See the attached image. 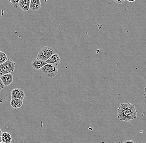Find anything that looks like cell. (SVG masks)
Here are the masks:
<instances>
[{"label":"cell","mask_w":146,"mask_h":143,"mask_svg":"<svg viewBox=\"0 0 146 143\" xmlns=\"http://www.w3.org/2000/svg\"><path fill=\"white\" fill-rule=\"evenodd\" d=\"M117 112V118L120 121L130 122L137 117L135 106L130 103H120Z\"/></svg>","instance_id":"cell-1"},{"label":"cell","mask_w":146,"mask_h":143,"mask_svg":"<svg viewBox=\"0 0 146 143\" xmlns=\"http://www.w3.org/2000/svg\"><path fill=\"white\" fill-rule=\"evenodd\" d=\"M41 71L48 78H52L58 73V65L46 64L41 69Z\"/></svg>","instance_id":"cell-2"},{"label":"cell","mask_w":146,"mask_h":143,"mask_svg":"<svg viewBox=\"0 0 146 143\" xmlns=\"http://www.w3.org/2000/svg\"><path fill=\"white\" fill-rule=\"evenodd\" d=\"M55 53V51L53 48L50 46H44L39 51L37 57L46 61Z\"/></svg>","instance_id":"cell-3"},{"label":"cell","mask_w":146,"mask_h":143,"mask_svg":"<svg viewBox=\"0 0 146 143\" xmlns=\"http://www.w3.org/2000/svg\"><path fill=\"white\" fill-rule=\"evenodd\" d=\"M5 74L12 73L14 71L15 68V63L13 60L8 59L7 61L1 65Z\"/></svg>","instance_id":"cell-4"},{"label":"cell","mask_w":146,"mask_h":143,"mask_svg":"<svg viewBox=\"0 0 146 143\" xmlns=\"http://www.w3.org/2000/svg\"><path fill=\"white\" fill-rule=\"evenodd\" d=\"M46 62L40 58H34L32 61V66L34 70H38L41 69L43 66L46 64Z\"/></svg>","instance_id":"cell-5"},{"label":"cell","mask_w":146,"mask_h":143,"mask_svg":"<svg viewBox=\"0 0 146 143\" xmlns=\"http://www.w3.org/2000/svg\"><path fill=\"white\" fill-rule=\"evenodd\" d=\"M11 96L12 99L16 98L23 100L25 96V94L22 89L16 88L12 91L11 92Z\"/></svg>","instance_id":"cell-6"},{"label":"cell","mask_w":146,"mask_h":143,"mask_svg":"<svg viewBox=\"0 0 146 143\" xmlns=\"http://www.w3.org/2000/svg\"><path fill=\"white\" fill-rule=\"evenodd\" d=\"M5 86H8L13 82V76L11 73L6 74L0 77Z\"/></svg>","instance_id":"cell-7"},{"label":"cell","mask_w":146,"mask_h":143,"mask_svg":"<svg viewBox=\"0 0 146 143\" xmlns=\"http://www.w3.org/2000/svg\"><path fill=\"white\" fill-rule=\"evenodd\" d=\"M60 61L61 59L59 55L55 53L46 62L47 64L58 65L60 63Z\"/></svg>","instance_id":"cell-8"},{"label":"cell","mask_w":146,"mask_h":143,"mask_svg":"<svg viewBox=\"0 0 146 143\" xmlns=\"http://www.w3.org/2000/svg\"><path fill=\"white\" fill-rule=\"evenodd\" d=\"M31 0H20L19 7L24 12H27L30 9Z\"/></svg>","instance_id":"cell-9"},{"label":"cell","mask_w":146,"mask_h":143,"mask_svg":"<svg viewBox=\"0 0 146 143\" xmlns=\"http://www.w3.org/2000/svg\"><path fill=\"white\" fill-rule=\"evenodd\" d=\"M23 100L19 99V98H12L11 100V106L14 109H18L22 106L23 105Z\"/></svg>","instance_id":"cell-10"},{"label":"cell","mask_w":146,"mask_h":143,"mask_svg":"<svg viewBox=\"0 0 146 143\" xmlns=\"http://www.w3.org/2000/svg\"><path fill=\"white\" fill-rule=\"evenodd\" d=\"M41 0H31L30 9L32 11H37L41 8Z\"/></svg>","instance_id":"cell-11"},{"label":"cell","mask_w":146,"mask_h":143,"mask_svg":"<svg viewBox=\"0 0 146 143\" xmlns=\"http://www.w3.org/2000/svg\"><path fill=\"white\" fill-rule=\"evenodd\" d=\"M2 142L5 143H11L12 142V137L11 135L8 132H4L2 135Z\"/></svg>","instance_id":"cell-12"},{"label":"cell","mask_w":146,"mask_h":143,"mask_svg":"<svg viewBox=\"0 0 146 143\" xmlns=\"http://www.w3.org/2000/svg\"><path fill=\"white\" fill-rule=\"evenodd\" d=\"M8 57L6 54L2 51L0 52V65L4 63L8 60Z\"/></svg>","instance_id":"cell-13"},{"label":"cell","mask_w":146,"mask_h":143,"mask_svg":"<svg viewBox=\"0 0 146 143\" xmlns=\"http://www.w3.org/2000/svg\"><path fill=\"white\" fill-rule=\"evenodd\" d=\"M13 7L15 9H17L19 6V1L20 0H8Z\"/></svg>","instance_id":"cell-14"},{"label":"cell","mask_w":146,"mask_h":143,"mask_svg":"<svg viewBox=\"0 0 146 143\" xmlns=\"http://www.w3.org/2000/svg\"><path fill=\"white\" fill-rule=\"evenodd\" d=\"M113 1L117 4H121L124 3L126 0H113Z\"/></svg>","instance_id":"cell-15"},{"label":"cell","mask_w":146,"mask_h":143,"mask_svg":"<svg viewBox=\"0 0 146 143\" xmlns=\"http://www.w3.org/2000/svg\"><path fill=\"white\" fill-rule=\"evenodd\" d=\"M4 84H3V82L1 80V78H0V91H1L5 87Z\"/></svg>","instance_id":"cell-16"},{"label":"cell","mask_w":146,"mask_h":143,"mask_svg":"<svg viewBox=\"0 0 146 143\" xmlns=\"http://www.w3.org/2000/svg\"><path fill=\"white\" fill-rule=\"evenodd\" d=\"M5 74L4 72L3 71V69L2 67L0 65V77L2 76V75Z\"/></svg>","instance_id":"cell-17"},{"label":"cell","mask_w":146,"mask_h":143,"mask_svg":"<svg viewBox=\"0 0 146 143\" xmlns=\"http://www.w3.org/2000/svg\"><path fill=\"white\" fill-rule=\"evenodd\" d=\"M123 143H135L133 140H127L124 141Z\"/></svg>","instance_id":"cell-18"},{"label":"cell","mask_w":146,"mask_h":143,"mask_svg":"<svg viewBox=\"0 0 146 143\" xmlns=\"http://www.w3.org/2000/svg\"><path fill=\"white\" fill-rule=\"evenodd\" d=\"M144 97L146 100V84L145 87V94H144Z\"/></svg>","instance_id":"cell-19"},{"label":"cell","mask_w":146,"mask_h":143,"mask_svg":"<svg viewBox=\"0 0 146 143\" xmlns=\"http://www.w3.org/2000/svg\"><path fill=\"white\" fill-rule=\"evenodd\" d=\"M127 1H128L129 2L132 3L135 1L136 0H127Z\"/></svg>","instance_id":"cell-20"},{"label":"cell","mask_w":146,"mask_h":143,"mask_svg":"<svg viewBox=\"0 0 146 143\" xmlns=\"http://www.w3.org/2000/svg\"><path fill=\"white\" fill-rule=\"evenodd\" d=\"M2 131L0 129V136H2Z\"/></svg>","instance_id":"cell-21"},{"label":"cell","mask_w":146,"mask_h":143,"mask_svg":"<svg viewBox=\"0 0 146 143\" xmlns=\"http://www.w3.org/2000/svg\"><path fill=\"white\" fill-rule=\"evenodd\" d=\"M2 142V139L1 136H0V143Z\"/></svg>","instance_id":"cell-22"},{"label":"cell","mask_w":146,"mask_h":143,"mask_svg":"<svg viewBox=\"0 0 146 143\" xmlns=\"http://www.w3.org/2000/svg\"><path fill=\"white\" fill-rule=\"evenodd\" d=\"M1 143H5L3 142H1Z\"/></svg>","instance_id":"cell-23"},{"label":"cell","mask_w":146,"mask_h":143,"mask_svg":"<svg viewBox=\"0 0 146 143\" xmlns=\"http://www.w3.org/2000/svg\"><path fill=\"white\" fill-rule=\"evenodd\" d=\"M0 52H1V51H0Z\"/></svg>","instance_id":"cell-24"}]
</instances>
